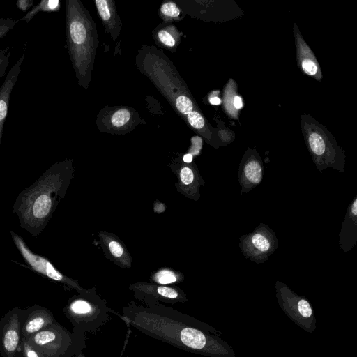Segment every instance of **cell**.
<instances>
[{
  "label": "cell",
  "mask_w": 357,
  "mask_h": 357,
  "mask_svg": "<svg viewBox=\"0 0 357 357\" xmlns=\"http://www.w3.org/2000/svg\"><path fill=\"white\" fill-rule=\"evenodd\" d=\"M70 173V167L66 161L54 163L31 185L20 192L13 213L21 228L34 237L43 231L65 194Z\"/></svg>",
  "instance_id": "obj_1"
},
{
  "label": "cell",
  "mask_w": 357,
  "mask_h": 357,
  "mask_svg": "<svg viewBox=\"0 0 357 357\" xmlns=\"http://www.w3.org/2000/svg\"><path fill=\"white\" fill-rule=\"evenodd\" d=\"M86 11L79 1H66V34L68 53L78 82L84 87L88 84L97 46L96 29Z\"/></svg>",
  "instance_id": "obj_2"
},
{
  "label": "cell",
  "mask_w": 357,
  "mask_h": 357,
  "mask_svg": "<svg viewBox=\"0 0 357 357\" xmlns=\"http://www.w3.org/2000/svg\"><path fill=\"white\" fill-rule=\"evenodd\" d=\"M239 247L245 258L261 264L278 248V241L274 231L260 223L252 231L240 237Z\"/></svg>",
  "instance_id": "obj_3"
},
{
  "label": "cell",
  "mask_w": 357,
  "mask_h": 357,
  "mask_svg": "<svg viewBox=\"0 0 357 357\" xmlns=\"http://www.w3.org/2000/svg\"><path fill=\"white\" fill-rule=\"evenodd\" d=\"M66 335V331L55 321L32 335L27 341L39 353L40 357H63L68 349Z\"/></svg>",
  "instance_id": "obj_4"
},
{
  "label": "cell",
  "mask_w": 357,
  "mask_h": 357,
  "mask_svg": "<svg viewBox=\"0 0 357 357\" xmlns=\"http://www.w3.org/2000/svg\"><path fill=\"white\" fill-rule=\"evenodd\" d=\"M10 234L21 256L32 270L52 280L62 282L73 287H77L72 280L57 270L47 258L31 251L20 236L14 231H10Z\"/></svg>",
  "instance_id": "obj_5"
},
{
  "label": "cell",
  "mask_w": 357,
  "mask_h": 357,
  "mask_svg": "<svg viewBox=\"0 0 357 357\" xmlns=\"http://www.w3.org/2000/svg\"><path fill=\"white\" fill-rule=\"evenodd\" d=\"M20 311L15 307L0 319V354L17 357L22 340Z\"/></svg>",
  "instance_id": "obj_6"
},
{
  "label": "cell",
  "mask_w": 357,
  "mask_h": 357,
  "mask_svg": "<svg viewBox=\"0 0 357 357\" xmlns=\"http://www.w3.org/2000/svg\"><path fill=\"white\" fill-rule=\"evenodd\" d=\"M54 321L52 313L41 305H33L21 310L22 337L28 340L32 335L45 329Z\"/></svg>",
  "instance_id": "obj_7"
},
{
  "label": "cell",
  "mask_w": 357,
  "mask_h": 357,
  "mask_svg": "<svg viewBox=\"0 0 357 357\" xmlns=\"http://www.w3.org/2000/svg\"><path fill=\"white\" fill-rule=\"evenodd\" d=\"M264 175L263 163L256 155L250 154L243 158L239 165L238 183L241 187V195L248 193L259 185Z\"/></svg>",
  "instance_id": "obj_8"
},
{
  "label": "cell",
  "mask_w": 357,
  "mask_h": 357,
  "mask_svg": "<svg viewBox=\"0 0 357 357\" xmlns=\"http://www.w3.org/2000/svg\"><path fill=\"white\" fill-rule=\"evenodd\" d=\"M24 59V53L16 61L6 73V78L0 86V146L11 93L18 79Z\"/></svg>",
  "instance_id": "obj_9"
},
{
  "label": "cell",
  "mask_w": 357,
  "mask_h": 357,
  "mask_svg": "<svg viewBox=\"0 0 357 357\" xmlns=\"http://www.w3.org/2000/svg\"><path fill=\"white\" fill-rule=\"evenodd\" d=\"M342 250L349 252L357 241V196L349 205L339 234Z\"/></svg>",
  "instance_id": "obj_10"
},
{
  "label": "cell",
  "mask_w": 357,
  "mask_h": 357,
  "mask_svg": "<svg viewBox=\"0 0 357 357\" xmlns=\"http://www.w3.org/2000/svg\"><path fill=\"white\" fill-rule=\"evenodd\" d=\"M98 14L105 24L107 29H109L110 33L116 38V10L112 1L97 0L95 1Z\"/></svg>",
  "instance_id": "obj_11"
},
{
  "label": "cell",
  "mask_w": 357,
  "mask_h": 357,
  "mask_svg": "<svg viewBox=\"0 0 357 357\" xmlns=\"http://www.w3.org/2000/svg\"><path fill=\"white\" fill-rule=\"evenodd\" d=\"M180 338L185 346L195 349L204 348L206 342L205 335L201 331L192 328L183 329Z\"/></svg>",
  "instance_id": "obj_12"
},
{
  "label": "cell",
  "mask_w": 357,
  "mask_h": 357,
  "mask_svg": "<svg viewBox=\"0 0 357 357\" xmlns=\"http://www.w3.org/2000/svg\"><path fill=\"white\" fill-rule=\"evenodd\" d=\"M60 7L59 1H41L37 6H33L25 16L20 19L29 22L35 15L38 12H54L57 11Z\"/></svg>",
  "instance_id": "obj_13"
},
{
  "label": "cell",
  "mask_w": 357,
  "mask_h": 357,
  "mask_svg": "<svg viewBox=\"0 0 357 357\" xmlns=\"http://www.w3.org/2000/svg\"><path fill=\"white\" fill-rule=\"evenodd\" d=\"M131 114L126 109H120L116 111L111 116V123L116 128H120L128 123Z\"/></svg>",
  "instance_id": "obj_14"
},
{
  "label": "cell",
  "mask_w": 357,
  "mask_h": 357,
  "mask_svg": "<svg viewBox=\"0 0 357 357\" xmlns=\"http://www.w3.org/2000/svg\"><path fill=\"white\" fill-rule=\"evenodd\" d=\"M70 313L73 314H85L91 311L90 305L83 300H75L68 306Z\"/></svg>",
  "instance_id": "obj_15"
},
{
  "label": "cell",
  "mask_w": 357,
  "mask_h": 357,
  "mask_svg": "<svg viewBox=\"0 0 357 357\" xmlns=\"http://www.w3.org/2000/svg\"><path fill=\"white\" fill-rule=\"evenodd\" d=\"M17 357H40V356L26 340L22 337Z\"/></svg>",
  "instance_id": "obj_16"
},
{
  "label": "cell",
  "mask_w": 357,
  "mask_h": 357,
  "mask_svg": "<svg viewBox=\"0 0 357 357\" xmlns=\"http://www.w3.org/2000/svg\"><path fill=\"white\" fill-rule=\"evenodd\" d=\"M154 279L160 284H169L176 280V275L170 271L163 270L158 272Z\"/></svg>",
  "instance_id": "obj_17"
},
{
  "label": "cell",
  "mask_w": 357,
  "mask_h": 357,
  "mask_svg": "<svg viewBox=\"0 0 357 357\" xmlns=\"http://www.w3.org/2000/svg\"><path fill=\"white\" fill-rule=\"evenodd\" d=\"M17 22L11 17L0 18V40L13 29Z\"/></svg>",
  "instance_id": "obj_18"
},
{
  "label": "cell",
  "mask_w": 357,
  "mask_h": 357,
  "mask_svg": "<svg viewBox=\"0 0 357 357\" xmlns=\"http://www.w3.org/2000/svg\"><path fill=\"white\" fill-rule=\"evenodd\" d=\"M161 13L167 17H177L180 14V10L176 4L173 2H167L161 6Z\"/></svg>",
  "instance_id": "obj_19"
},
{
  "label": "cell",
  "mask_w": 357,
  "mask_h": 357,
  "mask_svg": "<svg viewBox=\"0 0 357 357\" xmlns=\"http://www.w3.org/2000/svg\"><path fill=\"white\" fill-rule=\"evenodd\" d=\"M158 38L160 43L167 47H172L176 44L173 35L165 29H161L158 31Z\"/></svg>",
  "instance_id": "obj_20"
},
{
  "label": "cell",
  "mask_w": 357,
  "mask_h": 357,
  "mask_svg": "<svg viewBox=\"0 0 357 357\" xmlns=\"http://www.w3.org/2000/svg\"><path fill=\"white\" fill-rule=\"evenodd\" d=\"M181 181L184 185H190L195 180V174L192 169L188 167H184L180 172Z\"/></svg>",
  "instance_id": "obj_21"
},
{
  "label": "cell",
  "mask_w": 357,
  "mask_h": 357,
  "mask_svg": "<svg viewBox=\"0 0 357 357\" xmlns=\"http://www.w3.org/2000/svg\"><path fill=\"white\" fill-rule=\"evenodd\" d=\"M108 248L111 254L116 258L121 257L124 254L123 247L119 242L116 241H110L108 243Z\"/></svg>",
  "instance_id": "obj_22"
},
{
  "label": "cell",
  "mask_w": 357,
  "mask_h": 357,
  "mask_svg": "<svg viewBox=\"0 0 357 357\" xmlns=\"http://www.w3.org/2000/svg\"><path fill=\"white\" fill-rule=\"evenodd\" d=\"M300 314L304 317H310L312 314V309L309 303L305 299H301L297 304Z\"/></svg>",
  "instance_id": "obj_23"
},
{
  "label": "cell",
  "mask_w": 357,
  "mask_h": 357,
  "mask_svg": "<svg viewBox=\"0 0 357 357\" xmlns=\"http://www.w3.org/2000/svg\"><path fill=\"white\" fill-rule=\"evenodd\" d=\"M302 68L305 73L310 75L316 74L317 71V65L310 59H305L302 62Z\"/></svg>",
  "instance_id": "obj_24"
},
{
  "label": "cell",
  "mask_w": 357,
  "mask_h": 357,
  "mask_svg": "<svg viewBox=\"0 0 357 357\" xmlns=\"http://www.w3.org/2000/svg\"><path fill=\"white\" fill-rule=\"evenodd\" d=\"M157 291L160 295L166 298H175L178 296L177 291L175 289L168 287H159Z\"/></svg>",
  "instance_id": "obj_25"
},
{
  "label": "cell",
  "mask_w": 357,
  "mask_h": 357,
  "mask_svg": "<svg viewBox=\"0 0 357 357\" xmlns=\"http://www.w3.org/2000/svg\"><path fill=\"white\" fill-rule=\"evenodd\" d=\"M33 1L28 0V1H18L16 3L17 6L22 11H26L28 10L29 8L33 7Z\"/></svg>",
  "instance_id": "obj_26"
},
{
  "label": "cell",
  "mask_w": 357,
  "mask_h": 357,
  "mask_svg": "<svg viewBox=\"0 0 357 357\" xmlns=\"http://www.w3.org/2000/svg\"><path fill=\"white\" fill-rule=\"evenodd\" d=\"M13 47H8L2 50H0V66L3 61L9 56L11 55L13 51Z\"/></svg>",
  "instance_id": "obj_27"
},
{
  "label": "cell",
  "mask_w": 357,
  "mask_h": 357,
  "mask_svg": "<svg viewBox=\"0 0 357 357\" xmlns=\"http://www.w3.org/2000/svg\"><path fill=\"white\" fill-rule=\"evenodd\" d=\"M10 56H8L0 66V79L4 76V75L6 73L7 68L10 63Z\"/></svg>",
  "instance_id": "obj_28"
},
{
  "label": "cell",
  "mask_w": 357,
  "mask_h": 357,
  "mask_svg": "<svg viewBox=\"0 0 357 357\" xmlns=\"http://www.w3.org/2000/svg\"><path fill=\"white\" fill-rule=\"evenodd\" d=\"M234 105L236 109H241L243 107L242 99L240 96H236L234 97Z\"/></svg>",
  "instance_id": "obj_29"
},
{
  "label": "cell",
  "mask_w": 357,
  "mask_h": 357,
  "mask_svg": "<svg viewBox=\"0 0 357 357\" xmlns=\"http://www.w3.org/2000/svg\"><path fill=\"white\" fill-rule=\"evenodd\" d=\"M210 103L212 105H218L221 103V100L218 97H213L209 100Z\"/></svg>",
  "instance_id": "obj_30"
},
{
  "label": "cell",
  "mask_w": 357,
  "mask_h": 357,
  "mask_svg": "<svg viewBox=\"0 0 357 357\" xmlns=\"http://www.w3.org/2000/svg\"><path fill=\"white\" fill-rule=\"evenodd\" d=\"M193 156L191 153H187L183 156V161L187 163H190L192 162Z\"/></svg>",
  "instance_id": "obj_31"
}]
</instances>
